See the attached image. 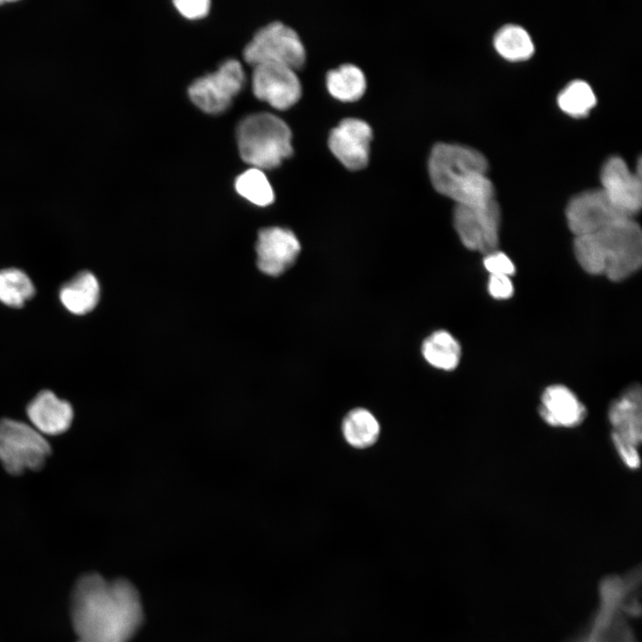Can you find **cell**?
I'll return each instance as SVG.
<instances>
[{
    "mask_svg": "<svg viewBox=\"0 0 642 642\" xmlns=\"http://www.w3.org/2000/svg\"><path fill=\"white\" fill-rule=\"evenodd\" d=\"M639 585V568L603 579L586 627L567 642H637L631 620L640 613Z\"/></svg>",
    "mask_w": 642,
    "mask_h": 642,
    "instance_id": "3957f363",
    "label": "cell"
},
{
    "mask_svg": "<svg viewBox=\"0 0 642 642\" xmlns=\"http://www.w3.org/2000/svg\"><path fill=\"white\" fill-rule=\"evenodd\" d=\"M237 193L259 206H267L274 201V192L263 171L251 168L241 174L235 180Z\"/></svg>",
    "mask_w": 642,
    "mask_h": 642,
    "instance_id": "d4e9b609",
    "label": "cell"
},
{
    "mask_svg": "<svg viewBox=\"0 0 642 642\" xmlns=\"http://www.w3.org/2000/svg\"><path fill=\"white\" fill-rule=\"evenodd\" d=\"M244 72L239 62L228 60L218 70L195 80L188 88L192 102L207 113L225 111L241 91Z\"/></svg>",
    "mask_w": 642,
    "mask_h": 642,
    "instance_id": "30bf717a",
    "label": "cell"
},
{
    "mask_svg": "<svg viewBox=\"0 0 642 642\" xmlns=\"http://www.w3.org/2000/svg\"><path fill=\"white\" fill-rule=\"evenodd\" d=\"M490 294L495 299H508L513 295L514 286L510 276L490 275L488 283Z\"/></svg>",
    "mask_w": 642,
    "mask_h": 642,
    "instance_id": "83f0119b",
    "label": "cell"
},
{
    "mask_svg": "<svg viewBox=\"0 0 642 642\" xmlns=\"http://www.w3.org/2000/svg\"><path fill=\"white\" fill-rule=\"evenodd\" d=\"M27 415L40 433L57 435L67 431L73 419L70 404L50 391H40L29 404Z\"/></svg>",
    "mask_w": 642,
    "mask_h": 642,
    "instance_id": "e0dca14e",
    "label": "cell"
},
{
    "mask_svg": "<svg viewBox=\"0 0 642 642\" xmlns=\"http://www.w3.org/2000/svg\"><path fill=\"white\" fill-rule=\"evenodd\" d=\"M500 216V208L495 199L478 206L456 205L453 222L463 244L486 255L497 250Z\"/></svg>",
    "mask_w": 642,
    "mask_h": 642,
    "instance_id": "9c48e42d",
    "label": "cell"
},
{
    "mask_svg": "<svg viewBox=\"0 0 642 642\" xmlns=\"http://www.w3.org/2000/svg\"><path fill=\"white\" fill-rule=\"evenodd\" d=\"M538 411L546 424L558 428L576 427L587 416L585 405L563 384H552L544 389Z\"/></svg>",
    "mask_w": 642,
    "mask_h": 642,
    "instance_id": "2e32d148",
    "label": "cell"
},
{
    "mask_svg": "<svg viewBox=\"0 0 642 642\" xmlns=\"http://www.w3.org/2000/svg\"><path fill=\"white\" fill-rule=\"evenodd\" d=\"M602 191L624 215L633 218L642 204L641 176L632 172L624 160L617 155L609 157L600 172Z\"/></svg>",
    "mask_w": 642,
    "mask_h": 642,
    "instance_id": "7c38bea8",
    "label": "cell"
},
{
    "mask_svg": "<svg viewBox=\"0 0 642 642\" xmlns=\"http://www.w3.org/2000/svg\"><path fill=\"white\" fill-rule=\"evenodd\" d=\"M60 300L71 313L84 315L90 312L100 297L99 283L89 271L78 273L60 290Z\"/></svg>",
    "mask_w": 642,
    "mask_h": 642,
    "instance_id": "ac0fdd59",
    "label": "cell"
},
{
    "mask_svg": "<svg viewBox=\"0 0 642 642\" xmlns=\"http://www.w3.org/2000/svg\"><path fill=\"white\" fill-rule=\"evenodd\" d=\"M34 294V284L23 271L17 268L0 270L1 302L12 308H20Z\"/></svg>",
    "mask_w": 642,
    "mask_h": 642,
    "instance_id": "603a6c76",
    "label": "cell"
},
{
    "mask_svg": "<svg viewBox=\"0 0 642 642\" xmlns=\"http://www.w3.org/2000/svg\"><path fill=\"white\" fill-rule=\"evenodd\" d=\"M483 264L490 275L511 276L515 271L514 265L508 256L497 250L485 255Z\"/></svg>",
    "mask_w": 642,
    "mask_h": 642,
    "instance_id": "484cf974",
    "label": "cell"
},
{
    "mask_svg": "<svg viewBox=\"0 0 642 642\" xmlns=\"http://www.w3.org/2000/svg\"><path fill=\"white\" fill-rule=\"evenodd\" d=\"M372 129L364 120L342 119L330 132L328 144L334 156L348 169H363L368 162Z\"/></svg>",
    "mask_w": 642,
    "mask_h": 642,
    "instance_id": "5bb4252c",
    "label": "cell"
},
{
    "mask_svg": "<svg viewBox=\"0 0 642 642\" xmlns=\"http://www.w3.org/2000/svg\"><path fill=\"white\" fill-rule=\"evenodd\" d=\"M607 417L617 454L628 468L637 470L642 440V392L638 383L629 385L611 401Z\"/></svg>",
    "mask_w": 642,
    "mask_h": 642,
    "instance_id": "8992f818",
    "label": "cell"
},
{
    "mask_svg": "<svg viewBox=\"0 0 642 642\" xmlns=\"http://www.w3.org/2000/svg\"><path fill=\"white\" fill-rule=\"evenodd\" d=\"M208 0H177L174 4L177 11L185 18L199 19L207 15L210 10Z\"/></svg>",
    "mask_w": 642,
    "mask_h": 642,
    "instance_id": "4316f807",
    "label": "cell"
},
{
    "mask_svg": "<svg viewBox=\"0 0 642 642\" xmlns=\"http://www.w3.org/2000/svg\"><path fill=\"white\" fill-rule=\"evenodd\" d=\"M574 253L582 268L621 281L635 273L642 260V234L634 218L621 219L596 233L574 239Z\"/></svg>",
    "mask_w": 642,
    "mask_h": 642,
    "instance_id": "277c9868",
    "label": "cell"
},
{
    "mask_svg": "<svg viewBox=\"0 0 642 642\" xmlns=\"http://www.w3.org/2000/svg\"><path fill=\"white\" fill-rule=\"evenodd\" d=\"M565 215L575 237L596 233L630 218L610 202L601 188L588 189L574 195L566 206Z\"/></svg>",
    "mask_w": 642,
    "mask_h": 642,
    "instance_id": "8fae6325",
    "label": "cell"
},
{
    "mask_svg": "<svg viewBox=\"0 0 642 642\" xmlns=\"http://www.w3.org/2000/svg\"><path fill=\"white\" fill-rule=\"evenodd\" d=\"M342 432L350 445L357 449H366L377 440L380 425L371 412L358 407L350 411L344 417Z\"/></svg>",
    "mask_w": 642,
    "mask_h": 642,
    "instance_id": "ffe728a7",
    "label": "cell"
},
{
    "mask_svg": "<svg viewBox=\"0 0 642 642\" xmlns=\"http://www.w3.org/2000/svg\"><path fill=\"white\" fill-rule=\"evenodd\" d=\"M493 42L497 51L511 61L529 58L534 52V44L530 34L516 24H506L499 28Z\"/></svg>",
    "mask_w": 642,
    "mask_h": 642,
    "instance_id": "7402d4cb",
    "label": "cell"
},
{
    "mask_svg": "<svg viewBox=\"0 0 642 642\" xmlns=\"http://www.w3.org/2000/svg\"><path fill=\"white\" fill-rule=\"evenodd\" d=\"M253 68L252 89L259 100L285 110L300 97L301 86L292 68L276 63H260Z\"/></svg>",
    "mask_w": 642,
    "mask_h": 642,
    "instance_id": "4fadbf2b",
    "label": "cell"
},
{
    "mask_svg": "<svg viewBox=\"0 0 642 642\" xmlns=\"http://www.w3.org/2000/svg\"><path fill=\"white\" fill-rule=\"evenodd\" d=\"M243 56L253 67L260 63H276L300 68L306 58L305 48L298 34L282 22H273L260 29L246 45Z\"/></svg>",
    "mask_w": 642,
    "mask_h": 642,
    "instance_id": "ba28073f",
    "label": "cell"
},
{
    "mask_svg": "<svg viewBox=\"0 0 642 642\" xmlns=\"http://www.w3.org/2000/svg\"><path fill=\"white\" fill-rule=\"evenodd\" d=\"M70 615L77 642H128L144 621L135 586L125 579L107 580L97 573L78 580Z\"/></svg>",
    "mask_w": 642,
    "mask_h": 642,
    "instance_id": "6da1fadb",
    "label": "cell"
},
{
    "mask_svg": "<svg viewBox=\"0 0 642 642\" xmlns=\"http://www.w3.org/2000/svg\"><path fill=\"white\" fill-rule=\"evenodd\" d=\"M236 137L242 159L259 169L279 166L292 152L290 128L271 113H255L243 119Z\"/></svg>",
    "mask_w": 642,
    "mask_h": 642,
    "instance_id": "5b68a950",
    "label": "cell"
},
{
    "mask_svg": "<svg viewBox=\"0 0 642 642\" xmlns=\"http://www.w3.org/2000/svg\"><path fill=\"white\" fill-rule=\"evenodd\" d=\"M50 451L47 440L35 428L16 420L0 421V462L9 473L40 469Z\"/></svg>",
    "mask_w": 642,
    "mask_h": 642,
    "instance_id": "52a82bcc",
    "label": "cell"
},
{
    "mask_svg": "<svg viewBox=\"0 0 642 642\" xmlns=\"http://www.w3.org/2000/svg\"><path fill=\"white\" fill-rule=\"evenodd\" d=\"M422 353L425 360L432 366L445 370H454L461 358L458 342L446 331H437L427 337L422 345Z\"/></svg>",
    "mask_w": 642,
    "mask_h": 642,
    "instance_id": "d6986e66",
    "label": "cell"
},
{
    "mask_svg": "<svg viewBox=\"0 0 642 642\" xmlns=\"http://www.w3.org/2000/svg\"><path fill=\"white\" fill-rule=\"evenodd\" d=\"M597 101L593 89L586 81L575 79L566 85L558 94L560 108L570 115H586Z\"/></svg>",
    "mask_w": 642,
    "mask_h": 642,
    "instance_id": "cb8c5ba5",
    "label": "cell"
},
{
    "mask_svg": "<svg viewBox=\"0 0 642 642\" xmlns=\"http://www.w3.org/2000/svg\"><path fill=\"white\" fill-rule=\"evenodd\" d=\"M300 250L295 235L285 228L268 227L258 237V267L265 274L278 276L296 259Z\"/></svg>",
    "mask_w": 642,
    "mask_h": 642,
    "instance_id": "9a60e30c",
    "label": "cell"
},
{
    "mask_svg": "<svg viewBox=\"0 0 642 642\" xmlns=\"http://www.w3.org/2000/svg\"><path fill=\"white\" fill-rule=\"evenodd\" d=\"M329 93L341 101L351 102L362 96L366 78L362 70L353 64H343L332 70L326 76Z\"/></svg>",
    "mask_w": 642,
    "mask_h": 642,
    "instance_id": "44dd1931",
    "label": "cell"
},
{
    "mask_svg": "<svg viewBox=\"0 0 642 642\" xmlns=\"http://www.w3.org/2000/svg\"><path fill=\"white\" fill-rule=\"evenodd\" d=\"M428 167L433 187L456 205L478 206L495 200L493 184L486 176L487 159L473 147L439 143L431 152Z\"/></svg>",
    "mask_w": 642,
    "mask_h": 642,
    "instance_id": "7a4b0ae2",
    "label": "cell"
}]
</instances>
